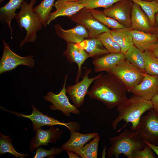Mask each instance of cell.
I'll list each match as a JSON object with an SVG mask.
<instances>
[{
	"instance_id": "1",
	"label": "cell",
	"mask_w": 158,
	"mask_h": 158,
	"mask_svg": "<svg viewBox=\"0 0 158 158\" xmlns=\"http://www.w3.org/2000/svg\"><path fill=\"white\" fill-rule=\"evenodd\" d=\"M127 89L116 77L109 73L94 81L88 94L90 98L101 102L109 109L116 107L127 98Z\"/></svg>"
},
{
	"instance_id": "2",
	"label": "cell",
	"mask_w": 158,
	"mask_h": 158,
	"mask_svg": "<svg viewBox=\"0 0 158 158\" xmlns=\"http://www.w3.org/2000/svg\"><path fill=\"white\" fill-rule=\"evenodd\" d=\"M153 107L150 100L133 95L116 107L118 114L112 123V127L116 129L118 123L123 120L126 124L131 123L132 126L130 129L134 130L139 124L142 115L153 109Z\"/></svg>"
},
{
	"instance_id": "3",
	"label": "cell",
	"mask_w": 158,
	"mask_h": 158,
	"mask_svg": "<svg viewBox=\"0 0 158 158\" xmlns=\"http://www.w3.org/2000/svg\"><path fill=\"white\" fill-rule=\"evenodd\" d=\"M111 146L106 152L107 158H118L121 154L128 158H133L146 145L138 131L126 129L117 136L109 138Z\"/></svg>"
},
{
	"instance_id": "4",
	"label": "cell",
	"mask_w": 158,
	"mask_h": 158,
	"mask_svg": "<svg viewBox=\"0 0 158 158\" xmlns=\"http://www.w3.org/2000/svg\"><path fill=\"white\" fill-rule=\"evenodd\" d=\"M36 0H31L29 3L24 1L20 7V11L15 17L20 30L23 29L26 31V35L21 41L19 47H23L26 43L34 42L37 38V32L42 29L43 26L41 20L33 10V6Z\"/></svg>"
},
{
	"instance_id": "5",
	"label": "cell",
	"mask_w": 158,
	"mask_h": 158,
	"mask_svg": "<svg viewBox=\"0 0 158 158\" xmlns=\"http://www.w3.org/2000/svg\"><path fill=\"white\" fill-rule=\"evenodd\" d=\"M118 79L128 90L140 83L145 73L131 63L125 58L108 72Z\"/></svg>"
},
{
	"instance_id": "6",
	"label": "cell",
	"mask_w": 158,
	"mask_h": 158,
	"mask_svg": "<svg viewBox=\"0 0 158 158\" xmlns=\"http://www.w3.org/2000/svg\"><path fill=\"white\" fill-rule=\"evenodd\" d=\"M32 114L29 115H24L22 114L9 111L19 117L28 118L32 122L33 128L34 131L44 126H52L56 125L63 126L66 127L70 131H78L80 128L79 122L75 121L67 123L60 122L51 117L44 114L37 109L34 105L32 106Z\"/></svg>"
},
{
	"instance_id": "7",
	"label": "cell",
	"mask_w": 158,
	"mask_h": 158,
	"mask_svg": "<svg viewBox=\"0 0 158 158\" xmlns=\"http://www.w3.org/2000/svg\"><path fill=\"white\" fill-rule=\"evenodd\" d=\"M134 130L138 132L143 141L158 145V113L153 109L142 116Z\"/></svg>"
},
{
	"instance_id": "8",
	"label": "cell",
	"mask_w": 158,
	"mask_h": 158,
	"mask_svg": "<svg viewBox=\"0 0 158 158\" xmlns=\"http://www.w3.org/2000/svg\"><path fill=\"white\" fill-rule=\"evenodd\" d=\"M3 51L0 61V74L12 70L19 65H23L32 68L35 65L33 55L21 56L13 51L10 49L9 44L2 38Z\"/></svg>"
},
{
	"instance_id": "9",
	"label": "cell",
	"mask_w": 158,
	"mask_h": 158,
	"mask_svg": "<svg viewBox=\"0 0 158 158\" xmlns=\"http://www.w3.org/2000/svg\"><path fill=\"white\" fill-rule=\"evenodd\" d=\"M68 75V74L65 75L63 87L59 94H56L52 92H50L44 96L46 101L52 104L49 106L50 109L53 110L61 111L68 117L70 116L71 114L78 115L80 113L78 108L70 103L66 95V85Z\"/></svg>"
},
{
	"instance_id": "10",
	"label": "cell",
	"mask_w": 158,
	"mask_h": 158,
	"mask_svg": "<svg viewBox=\"0 0 158 158\" xmlns=\"http://www.w3.org/2000/svg\"><path fill=\"white\" fill-rule=\"evenodd\" d=\"M69 18L72 21L84 27L88 31L90 38L96 37L102 33L110 32L111 30L98 21L85 8Z\"/></svg>"
},
{
	"instance_id": "11",
	"label": "cell",
	"mask_w": 158,
	"mask_h": 158,
	"mask_svg": "<svg viewBox=\"0 0 158 158\" xmlns=\"http://www.w3.org/2000/svg\"><path fill=\"white\" fill-rule=\"evenodd\" d=\"M91 71L90 69H87L81 81L74 85H68L66 88V93L74 105L78 108H80L84 102L85 97L88 93V89L90 85L101 74L90 78L88 75Z\"/></svg>"
},
{
	"instance_id": "12",
	"label": "cell",
	"mask_w": 158,
	"mask_h": 158,
	"mask_svg": "<svg viewBox=\"0 0 158 158\" xmlns=\"http://www.w3.org/2000/svg\"><path fill=\"white\" fill-rule=\"evenodd\" d=\"M133 2L121 0L103 11L107 16L117 21L126 28H131V16Z\"/></svg>"
},
{
	"instance_id": "13",
	"label": "cell",
	"mask_w": 158,
	"mask_h": 158,
	"mask_svg": "<svg viewBox=\"0 0 158 158\" xmlns=\"http://www.w3.org/2000/svg\"><path fill=\"white\" fill-rule=\"evenodd\" d=\"M128 92L151 100L158 93V75H150L146 73L142 82L129 89Z\"/></svg>"
},
{
	"instance_id": "14",
	"label": "cell",
	"mask_w": 158,
	"mask_h": 158,
	"mask_svg": "<svg viewBox=\"0 0 158 158\" xmlns=\"http://www.w3.org/2000/svg\"><path fill=\"white\" fill-rule=\"evenodd\" d=\"M35 136L31 140L30 150L32 151L40 146L47 145L49 143H55L62 136L63 131L59 128L51 126L47 130L41 128L37 129Z\"/></svg>"
},
{
	"instance_id": "15",
	"label": "cell",
	"mask_w": 158,
	"mask_h": 158,
	"mask_svg": "<svg viewBox=\"0 0 158 158\" xmlns=\"http://www.w3.org/2000/svg\"><path fill=\"white\" fill-rule=\"evenodd\" d=\"M54 27L57 35L64 40L67 43H79L89 37L87 30L79 24L67 30L63 29L59 24L55 25Z\"/></svg>"
},
{
	"instance_id": "16",
	"label": "cell",
	"mask_w": 158,
	"mask_h": 158,
	"mask_svg": "<svg viewBox=\"0 0 158 158\" xmlns=\"http://www.w3.org/2000/svg\"><path fill=\"white\" fill-rule=\"evenodd\" d=\"M85 4L78 1L69 2L57 0L54 6L56 11L51 13L47 21V25L60 16L71 17L85 8Z\"/></svg>"
},
{
	"instance_id": "17",
	"label": "cell",
	"mask_w": 158,
	"mask_h": 158,
	"mask_svg": "<svg viewBox=\"0 0 158 158\" xmlns=\"http://www.w3.org/2000/svg\"><path fill=\"white\" fill-rule=\"evenodd\" d=\"M75 44L67 43L66 49L63 52V55L70 63H75L78 66V71L75 80V83H77L82 76V65L90 56L85 50L76 47Z\"/></svg>"
},
{
	"instance_id": "18",
	"label": "cell",
	"mask_w": 158,
	"mask_h": 158,
	"mask_svg": "<svg viewBox=\"0 0 158 158\" xmlns=\"http://www.w3.org/2000/svg\"><path fill=\"white\" fill-rule=\"evenodd\" d=\"M133 2L131 16V29L150 33L154 28L148 17L139 5Z\"/></svg>"
},
{
	"instance_id": "19",
	"label": "cell",
	"mask_w": 158,
	"mask_h": 158,
	"mask_svg": "<svg viewBox=\"0 0 158 158\" xmlns=\"http://www.w3.org/2000/svg\"><path fill=\"white\" fill-rule=\"evenodd\" d=\"M128 32L132 37L133 44L144 51L150 50L155 44L158 43V37L155 34L132 30L130 28Z\"/></svg>"
},
{
	"instance_id": "20",
	"label": "cell",
	"mask_w": 158,
	"mask_h": 158,
	"mask_svg": "<svg viewBox=\"0 0 158 158\" xmlns=\"http://www.w3.org/2000/svg\"><path fill=\"white\" fill-rule=\"evenodd\" d=\"M124 58V53H109L104 56L94 58L92 63L95 72L105 71L108 72Z\"/></svg>"
},
{
	"instance_id": "21",
	"label": "cell",
	"mask_w": 158,
	"mask_h": 158,
	"mask_svg": "<svg viewBox=\"0 0 158 158\" xmlns=\"http://www.w3.org/2000/svg\"><path fill=\"white\" fill-rule=\"evenodd\" d=\"M98 134L97 133L83 134L77 131H71L69 139L62 145L61 147L65 151L69 150L75 152Z\"/></svg>"
},
{
	"instance_id": "22",
	"label": "cell",
	"mask_w": 158,
	"mask_h": 158,
	"mask_svg": "<svg viewBox=\"0 0 158 158\" xmlns=\"http://www.w3.org/2000/svg\"><path fill=\"white\" fill-rule=\"evenodd\" d=\"M75 45L76 47L85 50L91 57L95 58L99 56L109 53L103 47L104 46L101 42L96 37L85 39Z\"/></svg>"
},
{
	"instance_id": "23",
	"label": "cell",
	"mask_w": 158,
	"mask_h": 158,
	"mask_svg": "<svg viewBox=\"0 0 158 158\" xmlns=\"http://www.w3.org/2000/svg\"><path fill=\"white\" fill-rule=\"evenodd\" d=\"M24 1L9 0L6 4L0 8V20L5 23L9 27L11 35H12L13 32L11 24V21L17 14L16 13V10L20 8Z\"/></svg>"
},
{
	"instance_id": "24",
	"label": "cell",
	"mask_w": 158,
	"mask_h": 158,
	"mask_svg": "<svg viewBox=\"0 0 158 158\" xmlns=\"http://www.w3.org/2000/svg\"><path fill=\"white\" fill-rule=\"evenodd\" d=\"M130 28L114 29L110 31L113 39L120 47L121 52L123 53L133 44L132 37L128 32Z\"/></svg>"
},
{
	"instance_id": "25",
	"label": "cell",
	"mask_w": 158,
	"mask_h": 158,
	"mask_svg": "<svg viewBox=\"0 0 158 158\" xmlns=\"http://www.w3.org/2000/svg\"><path fill=\"white\" fill-rule=\"evenodd\" d=\"M124 57L131 63L146 73L143 51L134 45L131 46L124 53Z\"/></svg>"
},
{
	"instance_id": "26",
	"label": "cell",
	"mask_w": 158,
	"mask_h": 158,
	"mask_svg": "<svg viewBox=\"0 0 158 158\" xmlns=\"http://www.w3.org/2000/svg\"><path fill=\"white\" fill-rule=\"evenodd\" d=\"M100 136L98 134L93 140L75 153L81 158H97Z\"/></svg>"
},
{
	"instance_id": "27",
	"label": "cell",
	"mask_w": 158,
	"mask_h": 158,
	"mask_svg": "<svg viewBox=\"0 0 158 158\" xmlns=\"http://www.w3.org/2000/svg\"><path fill=\"white\" fill-rule=\"evenodd\" d=\"M138 4L148 17L152 26L156 25L155 15L158 11V1H147L142 0H131Z\"/></svg>"
},
{
	"instance_id": "28",
	"label": "cell",
	"mask_w": 158,
	"mask_h": 158,
	"mask_svg": "<svg viewBox=\"0 0 158 158\" xmlns=\"http://www.w3.org/2000/svg\"><path fill=\"white\" fill-rule=\"evenodd\" d=\"M93 16L103 25L112 29L126 28L115 19L106 16L103 11L95 9H88Z\"/></svg>"
},
{
	"instance_id": "29",
	"label": "cell",
	"mask_w": 158,
	"mask_h": 158,
	"mask_svg": "<svg viewBox=\"0 0 158 158\" xmlns=\"http://www.w3.org/2000/svg\"><path fill=\"white\" fill-rule=\"evenodd\" d=\"M55 0H43L39 5L33 8V11L40 18L43 26L46 27L47 21L54 6Z\"/></svg>"
},
{
	"instance_id": "30",
	"label": "cell",
	"mask_w": 158,
	"mask_h": 158,
	"mask_svg": "<svg viewBox=\"0 0 158 158\" xmlns=\"http://www.w3.org/2000/svg\"><path fill=\"white\" fill-rule=\"evenodd\" d=\"M9 153L17 158H24L28 154H21L16 151L12 145V140L9 136H6L1 132L0 134V153Z\"/></svg>"
},
{
	"instance_id": "31",
	"label": "cell",
	"mask_w": 158,
	"mask_h": 158,
	"mask_svg": "<svg viewBox=\"0 0 158 158\" xmlns=\"http://www.w3.org/2000/svg\"><path fill=\"white\" fill-rule=\"evenodd\" d=\"M145 72L150 75H158V59L149 51H143Z\"/></svg>"
},
{
	"instance_id": "32",
	"label": "cell",
	"mask_w": 158,
	"mask_h": 158,
	"mask_svg": "<svg viewBox=\"0 0 158 158\" xmlns=\"http://www.w3.org/2000/svg\"><path fill=\"white\" fill-rule=\"evenodd\" d=\"M109 53L121 52V49L113 39L110 32L102 33L96 37Z\"/></svg>"
},
{
	"instance_id": "33",
	"label": "cell",
	"mask_w": 158,
	"mask_h": 158,
	"mask_svg": "<svg viewBox=\"0 0 158 158\" xmlns=\"http://www.w3.org/2000/svg\"><path fill=\"white\" fill-rule=\"evenodd\" d=\"M121 0H78V1L85 4V8L87 9H95L99 7L107 8Z\"/></svg>"
},
{
	"instance_id": "34",
	"label": "cell",
	"mask_w": 158,
	"mask_h": 158,
	"mask_svg": "<svg viewBox=\"0 0 158 158\" xmlns=\"http://www.w3.org/2000/svg\"><path fill=\"white\" fill-rule=\"evenodd\" d=\"M63 150L60 147H53L49 150H46L43 148H39L36 150L34 158H43L45 157H52L54 155H57Z\"/></svg>"
},
{
	"instance_id": "35",
	"label": "cell",
	"mask_w": 158,
	"mask_h": 158,
	"mask_svg": "<svg viewBox=\"0 0 158 158\" xmlns=\"http://www.w3.org/2000/svg\"><path fill=\"white\" fill-rule=\"evenodd\" d=\"M153 151L148 146L146 145L142 150L138 151L134 155L133 158H155Z\"/></svg>"
},
{
	"instance_id": "36",
	"label": "cell",
	"mask_w": 158,
	"mask_h": 158,
	"mask_svg": "<svg viewBox=\"0 0 158 158\" xmlns=\"http://www.w3.org/2000/svg\"><path fill=\"white\" fill-rule=\"evenodd\" d=\"M153 105V109L158 113V93L154 96L150 100Z\"/></svg>"
},
{
	"instance_id": "37",
	"label": "cell",
	"mask_w": 158,
	"mask_h": 158,
	"mask_svg": "<svg viewBox=\"0 0 158 158\" xmlns=\"http://www.w3.org/2000/svg\"><path fill=\"white\" fill-rule=\"evenodd\" d=\"M143 142L146 145L150 147L158 157V145H154L147 141H143Z\"/></svg>"
},
{
	"instance_id": "38",
	"label": "cell",
	"mask_w": 158,
	"mask_h": 158,
	"mask_svg": "<svg viewBox=\"0 0 158 158\" xmlns=\"http://www.w3.org/2000/svg\"><path fill=\"white\" fill-rule=\"evenodd\" d=\"M149 51L158 59V43L154 44Z\"/></svg>"
},
{
	"instance_id": "39",
	"label": "cell",
	"mask_w": 158,
	"mask_h": 158,
	"mask_svg": "<svg viewBox=\"0 0 158 158\" xmlns=\"http://www.w3.org/2000/svg\"><path fill=\"white\" fill-rule=\"evenodd\" d=\"M68 155L70 158H80V157L76 153L69 150H66Z\"/></svg>"
},
{
	"instance_id": "40",
	"label": "cell",
	"mask_w": 158,
	"mask_h": 158,
	"mask_svg": "<svg viewBox=\"0 0 158 158\" xmlns=\"http://www.w3.org/2000/svg\"><path fill=\"white\" fill-rule=\"evenodd\" d=\"M155 20L156 24H158V11L156 13V15L155 17Z\"/></svg>"
},
{
	"instance_id": "41",
	"label": "cell",
	"mask_w": 158,
	"mask_h": 158,
	"mask_svg": "<svg viewBox=\"0 0 158 158\" xmlns=\"http://www.w3.org/2000/svg\"><path fill=\"white\" fill-rule=\"evenodd\" d=\"M59 0V1H66L73 2V1H78V0Z\"/></svg>"
},
{
	"instance_id": "42",
	"label": "cell",
	"mask_w": 158,
	"mask_h": 158,
	"mask_svg": "<svg viewBox=\"0 0 158 158\" xmlns=\"http://www.w3.org/2000/svg\"><path fill=\"white\" fill-rule=\"evenodd\" d=\"M155 30L154 29V30H155V34H156L158 37V27L155 29Z\"/></svg>"
},
{
	"instance_id": "43",
	"label": "cell",
	"mask_w": 158,
	"mask_h": 158,
	"mask_svg": "<svg viewBox=\"0 0 158 158\" xmlns=\"http://www.w3.org/2000/svg\"><path fill=\"white\" fill-rule=\"evenodd\" d=\"M142 0L147 1H158V0Z\"/></svg>"
},
{
	"instance_id": "44",
	"label": "cell",
	"mask_w": 158,
	"mask_h": 158,
	"mask_svg": "<svg viewBox=\"0 0 158 158\" xmlns=\"http://www.w3.org/2000/svg\"><path fill=\"white\" fill-rule=\"evenodd\" d=\"M4 0H0V3H1L2 1H4Z\"/></svg>"
}]
</instances>
